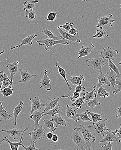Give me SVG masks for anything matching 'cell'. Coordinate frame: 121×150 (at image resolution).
Here are the masks:
<instances>
[{
    "mask_svg": "<svg viewBox=\"0 0 121 150\" xmlns=\"http://www.w3.org/2000/svg\"><path fill=\"white\" fill-rule=\"evenodd\" d=\"M8 74V73H6L3 71H0V81L2 82L3 80L6 79H9Z\"/></svg>",
    "mask_w": 121,
    "mask_h": 150,
    "instance_id": "obj_51",
    "label": "cell"
},
{
    "mask_svg": "<svg viewBox=\"0 0 121 150\" xmlns=\"http://www.w3.org/2000/svg\"><path fill=\"white\" fill-rule=\"evenodd\" d=\"M51 120L55 124L56 127L57 128L58 125H62V126H67V122H68L67 120H65L64 117L61 116V114H56L52 116Z\"/></svg>",
    "mask_w": 121,
    "mask_h": 150,
    "instance_id": "obj_22",
    "label": "cell"
},
{
    "mask_svg": "<svg viewBox=\"0 0 121 150\" xmlns=\"http://www.w3.org/2000/svg\"><path fill=\"white\" fill-rule=\"evenodd\" d=\"M26 17L30 21H33L37 19V14L33 9L26 10Z\"/></svg>",
    "mask_w": 121,
    "mask_h": 150,
    "instance_id": "obj_38",
    "label": "cell"
},
{
    "mask_svg": "<svg viewBox=\"0 0 121 150\" xmlns=\"http://www.w3.org/2000/svg\"><path fill=\"white\" fill-rule=\"evenodd\" d=\"M95 1H97V0H95Z\"/></svg>",
    "mask_w": 121,
    "mask_h": 150,
    "instance_id": "obj_62",
    "label": "cell"
},
{
    "mask_svg": "<svg viewBox=\"0 0 121 150\" xmlns=\"http://www.w3.org/2000/svg\"><path fill=\"white\" fill-rule=\"evenodd\" d=\"M68 80L73 85H77L80 82L84 81L85 79L84 75L83 74H81L79 76H74L72 75Z\"/></svg>",
    "mask_w": 121,
    "mask_h": 150,
    "instance_id": "obj_30",
    "label": "cell"
},
{
    "mask_svg": "<svg viewBox=\"0 0 121 150\" xmlns=\"http://www.w3.org/2000/svg\"><path fill=\"white\" fill-rule=\"evenodd\" d=\"M37 142H31L29 146V147H25L22 143L21 144V145L22 146L24 149L25 150H38V149H37L35 147V145L37 144Z\"/></svg>",
    "mask_w": 121,
    "mask_h": 150,
    "instance_id": "obj_45",
    "label": "cell"
},
{
    "mask_svg": "<svg viewBox=\"0 0 121 150\" xmlns=\"http://www.w3.org/2000/svg\"><path fill=\"white\" fill-rule=\"evenodd\" d=\"M121 116V106L117 108L115 112V117L117 118H120Z\"/></svg>",
    "mask_w": 121,
    "mask_h": 150,
    "instance_id": "obj_54",
    "label": "cell"
},
{
    "mask_svg": "<svg viewBox=\"0 0 121 150\" xmlns=\"http://www.w3.org/2000/svg\"><path fill=\"white\" fill-rule=\"evenodd\" d=\"M66 113V116L67 119H72L75 122H78L79 120V118L77 115L76 110H74L73 107L67 105L66 110V111H64Z\"/></svg>",
    "mask_w": 121,
    "mask_h": 150,
    "instance_id": "obj_21",
    "label": "cell"
},
{
    "mask_svg": "<svg viewBox=\"0 0 121 150\" xmlns=\"http://www.w3.org/2000/svg\"><path fill=\"white\" fill-rule=\"evenodd\" d=\"M18 73L21 77V80L19 81V83H23L25 84H27L33 77L36 76V74L30 73L24 69L20 68H19Z\"/></svg>",
    "mask_w": 121,
    "mask_h": 150,
    "instance_id": "obj_13",
    "label": "cell"
},
{
    "mask_svg": "<svg viewBox=\"0 0 121 150\" xmlns=\"http://www.w3.org/2000/svg\"><path fill=\"white\" fill-rule=\"evenodd\" d=\"M107 62L108 63V66H109V68H111L116 74L117 78L121 79V74L120 73L119 71V69L117 68V66L112 62L111 60H109L107 61Z\"/></svg>",
    "mask_w": 121,
    "mask_h": 150,
    "instance_id": "obj_39",
    "label": "cell"
},
{
    "mask_svg": "<svg viewBox=\"0 0 121 150\" xmlns=\"http://www.w3.org/2000/svg\"><path fill=\"white\" fill-rule=\"evenodd\" d=\"M29 127H27L26 129L21 130L18 128H13L10 130L2 129L0 130V132H4L8 134V135L6 137H12L14 140H17L20 138L21 136L22 132H25L26 131L29 130Z\"/></svg>",
    "mask_w": 121,
    "mask_h": 150,
    "instance_id": "obj_9",
    "label": "cell"
},
{
    "mask_svg": "<svg viewBox=\"0 0 121 150\" xmlns=\"http://www.w3.org/2000/svg\"><path fill=\"white\" fill-rule=\"evenodd\" d=\"M38 2V0H34V1H26L23 4V9L25 11L33 9L35 8V4Z\"/></svg>",
    "mask_w": 121,
    "mask_h": 150,
    "instance_id": "obj_34",
    "label": "cell"
},
{
    "mask_svg": "<svg viewBox=\"0 0 121 150\" xmlns=\"http://www.w3.org/2000/svg\"><path fill=\"white\" fill-rule=\"evenodd\" d=\"M45 112L43 111L42 112L38 111V110H35L32 114H30V118L31 120H33L35 122V129H38L41 125L39 123V121L43 118V114L45 113Z\"/></svg>",
    "mask_w": 121,
    "mask_h": 150,
    "instance_id": "obj_17",
    "label": "cell"
},
{
    "mask_svg": "<svg viewBox=\"0 0 121 150\" xmlns=\"http://www.w3.org/2000/svg\"><path fill=\"white\" fill-rule=\"evenodd\" d=\"M113 144L112 142H108L107 144L103 145L101 147V149L103 150H112Z\"/></svg>",
    "mask_w": 121,
    "mask_h": 150,
    "instance_id": "obj_50",
    "label": "cell"
},
{
    "mask_svg": "<svg viewBox=\"0 0 121 150\" xmlns=\"http://www.w3.org/2000/svg\"><path fill=\"white\" fill-rule=\"evenodd\" d=\"M24 105V102L22 101H20L19 103V104L18 105L15 107V109H14L12 112V115H13V118H14V125H16L17 124V119L18 115H19L21 112L22 111L23 106Z\"/></svg>",
    "mask_w": 121,
    "mask_h": 150,
    "instance_id": "obj_25",
    "label": "cell"
},
{
    "mask_svg": "<svg viewBox=\"0 0 121 150\" xmlns=\"http://www.w3.org/2000/svg\"><path fill=\"white\" fill-rule=\"evenodd\" d=\"M106 132V134L104 136V138L99 142L100 143L106 142H120L121 141L118 137H116L115 135L111 132V130L108 129Z\"/></svg>",
    "mask_w": 121,
    "mask_h": 150,
    "instance_id": "obj_18",
    "label": "cell"
},
{
    "mask_svg": "<svg viewBox=\"0 0 121 150\" xmlns=\"http://www.w3.org/2000/svg\"><path fill=\"white\" fill-rule=\"evenodd\" d=\"M58 12L49 13L48 14L47 21H49L52 22L55 21V19L56 18V16Z\"/></svg>",
    "mask_w": 121,
    "mask_h": 150,
    "instance_id": "obj_47",
    "label": "cell"
},
{
    "mask_svg": "<svg viewBox=\"0 0 121 150\" xmlns=\"http://www.w3.org/2000/svg\"><path fill=\"white\" fill-rule=\"evenodd\" d=\"M121 79L117 78L116 79V81H115V84L118 85L117 88L114 91H113L112 93L114 94H117L119 93V92L121 91Z\"/></svg>",
    "mask_w": 121,
    "mask_h": 150,
    "instance_id": "obj_43",
    "label": "cell"
},
{
    "mask_svg": "<svg viewBox=\"0 0 121 150\" xmlns=\"http://www.w3.org/2000/svg\"><path fill=\"white\" fill-rule=\"evenodd\" d=\"M29 100L31 102V109L30 114H32L35 110H41L42 107L45 106V104L40 101V98L38 96L34 98H30Z\"/></svg>",
    "mask_w": 121,
    "mask_h": 150,
    "instance_id": "obj_15",
    "label": "cell"
},
{
    "mask_svg": "<svg viewBox=\"0 0 121 150\" xmlns=\"http://www.w3.org/2000/svg\"><path fill=\"white\" fill-rule=\"evenodd\" d=\"M95 48V46L92 43L87 46L83 45L80 50L78 51L79 56L77 58L79 59L81 57H86L89 54L92 53V51Z\"/></svg>",
    "mask_w": 121,
    "mask_h": 150,
    "instance_id": "obj_19",
    "label": "cell"
},
{
    "mask_svg": "<svg viewBox=\"0 0 121 150\" xmlns=\"http://www.w3.org/2000/svg\"><path fill=\"white\" fill-rule=\"evenodd\" d=\"M74 23H69L68 22H66L64 25H61L58 27L61 28V29H65L66 30L68 31L71 28H74Z\"/></svg>",
    "mask_w": 121,
    "mask_h": 150,
    "instance_id": "obj_44",
    "label": "cell"
},
{
    "mask_svg": "<svg viewBox=\"0 0 121 150\" xmlns=\"http://www.w3.org/2000/svg\"><path fill=\"white\" fill-rule=\"evenodd\" d=\"M88 113L87 112V110L83 113L78 114L77 113V116H78L79 119H80L83 122H92V119H90L88 116Z\"/></svg>",
    "mask_w": 121,
    "mask_h": 150,
    "instance_id": "obj_40",
    "label": "cell"
},
{
    "mask_svg": "<svg viewBox=\"0 0 121 150\" xmlns=\"http://www.w3.org/2000/svg\"><path fill=\"white\" fill-rule=\"evenodd\" d=\"M99 29L97 30L95 35H93L92 38H97V39L103 38H109V34L106 29L103 28L102 26L99 27Z\"/></svg>",
    "mask_w": 121,
    "mask_h": 150,
    "instance_id": "obj_24",
    "label": "cell"
},
{
    "mask_svg": "<svg viewBox=\"0 0 121 150\" xmlns=\"http://www.w3.org/2000/svg\"><path fill=\"white\" fill-rule=\"evenodd\" d=\"M82 94V93H80L77 92L76 91L74 92V93H73V97H69L70 98V100L71 102H74L76 99H78L79 97H80V94Z\"/></svg>",
    "mask_w": 121,
    "mask_h": 150,
    "instance_id": "obj_49",
    "label": "cell"
},
{
    "mask_svg": "<svg viewBox=\"0 0 121 150\" xmlns=\"http://www.w3.org/2000/svg\"><path fill=\"white\" fill-rule=\"evenodd\" d=\"M2 86V82L1 81H0V90L1 89Z\"/></svg>",
    "mask_w": 121,
    "mask_h": 150,
    "instance_id": "obj_58",
    "label": "cell"
},
{
    "mask_svg": "<svg viewBox=\"0 0 121 150\" xmlns=\"http://www.w3.org/2000/svg\"><path fill=\"white\" fill-rule=\"evenodd\" d=\"M70 97V94H67L64 96H61L58 98H54L52 99H50V98L48 99V102L45 104V109L43 111L46 112L47 111L51 110L52 108H54L55 106H56L57 104L58 103V101L60 99L62 98H68Z\"/></svg>",
    "mask_w": 121,
    "mask_h": 150,
    "instance_id": "obj_14",
    "label": "cell"
},
{
    "mask_svg": "<svg viewBox=\"0 0 121 150\" xmlns=\"http://www.w3.org/2000/svg\"><path fill=\"white\" fill-rule=\"evenodd\" d=\"M55 67H57L58 69V73H59V74L64 79V80L65 81L67 85V88H68V90L69 91H71L72 90V87L70 86V85L69 83H68V81H67V79L66 76V71L62 67H61L60 65H59V63L58 62H56V64L55 65Z\"/></svg>",
    "mask_w": 121,
    "mask_h": 150,
    "instance_id": "obj_27",
    "label": "cell"
},
{
    "mask_svg": "<svg viewBox=\"0 0 121 150\" xmlns=\"http://www.w3.org/2000/svg\"><path fill=\"white\" fill-rule=\"evenodd\" d=\"M51 140H52V141H53V142H57L58 140V136L57 135H56V134H53Z\"/></svg>",
    "mask_w": 121,
    "mask_h": 150,
    "instance_id": "obj_55",
    "label": "cell"
},
{
    "mask_svg": "<svg viewBox=\"0 0 121 150\" xmlns=\"http://www.w3.org/2000/svg\"><path fill=\"white\" fill-rule=\"evenodd\" d=\"M95 90L93 89V90L92 91L89 92L86 91L83 93L84 95V101L85 103H86V101L91 99H94L95 98Z\"/></svg>",
    "mask_w": 121,
    "mask_h": 150,
    "instance_id": "obj_42",
    "label": "cell"
},
{
    "mask_svg": "<svg viewBox=\"0 0 121 150\" xmlns=\"http://www.w3.org/2000/svg\"><path fill=\"white\" fill-rule=\"evenodd\" d=\"M19 61H15L13 63L10 62L8 61V58H7L5 60V66L8 69L10 73L9 78L12 82L13 81L14 75L19 72Z\"/></svg>",
    "mask_w": 121,
    "mask_h": 150,
    "instance_id": "obj_8",
    "label": "cell"
},
{
    "mask_svg": "<svg viewBox=\"0 0 121 150\" xmlns=\"http://www.w3.org/2000/svg\"><path fill=\"white\" fill-rule=\"evenodd\" d=\"M109 95L110 93L106 91V89L104 88L102 86H101L98 89L96 93H95V97L99 96L102 98H106L109 97Z\"/></svg>",
    "mask_w": 121,
    "mask_h": 150,
    "instance_id": "obj_33",
    "label": "cell"
},
{
    "mask_svg": "<svg viewBox=\"0 0 121 150\" xmlns=\"http://www.w3.org/2000/svg\"><path fill=\"white\" fill-rule=\"evenodd\" d=\"M5 139L4 138L3 139H0V145H1L3 142H5Z\"/></svg>",
    "mask_w": 121,
    "mask_h": 150,
    "instance_id": "obj_57",
    "label": "cell"
},
{
    "mask_svg": "<svg viewBox=\"0 0 121 150\" xmlns=\"http://www.w3.org/2000/svg\"><path fill=\"white\" fill-rule=\"evenodd\" d=\"M86 88L85 87L82 86V81L80 82L78 85L76 86V88L75 89V91L77 92L80 93L81 92L85 91Z\"/></svg>",
    "mask_w": 121,
    "mask_h": 150,
    "instance_id": "obj_48",
    "label": "cell"
},
{
    "mask_svg": "<svg viewBox=\"0 0 121 150\" xmlns=\"http://www.w3.org/2000/svg\"><path fill=\"white\" fill-rule=\"evenodd\" d=\"M107 121V119L106 118H105L104 120L102 119L97 122L95 124L89 125L88 126L92 128L95 133L99 137L104 136L108 129L106 125V122Z\"/></svg>",
    "mask_w": 121,
    "mask_h": 150,
    "instance_id": "obj_3",
    "label": "cell"
},
{
    "mask_svg": "<svg viewBox=\"0 0 121 150\" xmlns=\"http://www.w3.org/2000/svg\"><path fill=\"white\" fill-rule=\"evenodd\" d=\"M49 72L47 69H45L44 71V75L43 77L41 79V81L40 82L41 83V87L40 88V89L42 88H44L46 91H49L52 88V85L50 83L51 80L49 79L48 76L47 74Z\"/></svg>",
    "mask_w": 121,
    "mask_h": 150,
    "instance_id": "obj_16",
    "label": "cell"
},
{
    "mask_svg": "<svg viewBox=\"0 0 121 150\" xmlns=\"http://www.w3.org/2000/svg\"><path fill=\"white\" fill-rule=\"evenodd\" d=\"M102 50L103 51L100 53L101 57L106 60V62L108 61L109 60L114 61L119 52L118 50H113L111 47H108L106 49L102 48Z\"/></svg>",
    "mask_w": 121,
    "mask_h": 150,
    "instance_id": "obj_6",
    "label": "cell"
},
{
    "mask_svg": "<svg viewBox=\"0 0 121 150\" xmlns=\"http://www.w3.org/2000/svg\"><path fill=\"white\" fill-rule=\"evenodd\" d=\"M41 33L44 35H47L49 39H52L55 40H59L62 39V37L61 36H55L53 34L52 31L48 30L47 28H43L42 30L41 31Z\"/></svg>",
    "mask_w": 121,
    "mask_h": 150,
    "instance_id": "obj_29",
    "label": "cell"
},
{
    "mask_svg": "<svg viewBox=\"0 0 121 150\" xmlns=\"http://www.w3.org/2000/svg\"><path fill=\"white\" fill-rule=\"evenodd\" d=\"M12 114L10 115L8 114L7 110H5L3 106L2 102H0V116L3 119L6 120H10L12 118Z\"/></svg>",
    "mask_w": 121,
    "mask_h": 150,
    "instance_id": "obj_31",
    "label": "cell"
},
{
    "mask_svg": "<svg viewBox=\"0 0 121 150\" xmlns=\"http://www.w3.org/2000/svg\"><path fill=\"white\" fill-rule=\"evenodd\" d=\"M65 39H63L59 40H55L52 39H49V38H47L43 40H39L36 41V43L38 44L40 46H43L45 45V47L44 49L47 51L49 52L50 50L52 49V47L54 45L57 44L65 45H67L70 44L69 42H66L64 40Z\"/></svg>",
    "mask_w": 121,
    "mask_h": 150,
    "instance_id": "obj_2",
    "label": "cell"
},
{
    "mask_svg": "<svg viewBox=\"0 0 121 150\" xmlns=\"http://www.w3.org/2000/svg\"><path fill=\"white\" fill-rule=\"evenodd\" d=\"M45 129L43 128L42 125L37 129H34L33 131L30 132L29 134L31 136V142H37L38 140H41L43 139L46 135L44 132Z\"/></svg>",
    "mask_w": 121,
    "mask_h": 150,
    "instance_id": "obj_12",
    "label": "cell"
},
{
    "mask_svg": "<svg viewBox=\"0 0 121 150\" xmlns=\"http://www.w3.org/2000/svg\"><path fill=\"white\" fill-rule=\"evenodd\" d=\"M113 14H109L107 16H103L97 19L98 23L96 25L97 28L103 26H107L113 27V23L115 21V20L112 19Z\"/></svg>",
    "mask_w": 121,
    "mask_h": 150,
    "instance_id": "obj_10",
    "label": "cell"
},
{
    "mask_svg": "<svg viewBox=\"0 0 121 150\" xmlns=\"http://www.w3.org/2000/svg\"><path fill=\"white\" fill-rule=\"evenodd\" d=\"M106 62L102 57L88 59L86 60L87 65L89 67H92L95 70H102V67L104 65V62Z\"/></svg>",
    "mask_w": 121,
    "mask_h": 150,
    "instance_id": "obj_5",
    "label": "cell"
},
{
    "mask_svg": "<svg viewBox=\"0 0 121 150\" xmlns=\"http://www.w3.org/2000/svg\"><path fill=\"white\" fill-rule=\"evenodd\" d=\"M4 52V50H3L1 52H0V55H1V54H3Z\"/></svg>",
    "mask_w": 121,
    "mask_h": 150,
    "instance_id": "obj_59",
    "label": "cell"
},
{
    "mask_svg": "<svg viewBox=\"0 0 121 150\" xmlns=\"http://www.w3.org/2000/svg\"><path fill=\"white\" fill-rule=\"evenodd\" d=\"M38 35L36 34H32L31 35H29L24 38L22 40L21 43L19 45L16 46H13V47H11L10 50H13L14 49H17L19 47H21L22 46L24 45H33L32 40L37 37Z\"/></svg>",
    "mask_w": 121,
    "mask_h": 150,
    "instance_id": "obj_20",
    "label": "cell"
},
{
    "mask_svg": "<svg viewBox=\"0 0 121 150\" xmlns=\"http://www.w3.org/2000/svg\"><path fill=\"white\" fill-rule=\"evenodd\" d=\"M99 71L100 72V74L96 76L98 79V83L93 87V88L94 89L95 91V93H96L100 86L104 85V86L110 87L111 86L110 83L107 79V74L103 73L102 70H99Z\"/></svg>",
    "mask_w": 121,
    "mask_h": 150,
    "instance_id": "obj_11",
    "label": "cell"
},
{
    "mask_svg": "<svg viewBox=\"0 0 121 150\" xmlns=\"http://www.w3.org/2000/svg\"><path fill=\"white\" fill-rule=\"evenodd\" d=\"M83 95L82 97H79L78 99H76L74 102L72 103V104H71L72 106H75L76 107V110H78L79 108L81 109L82 108L81 106L85 103L84 95L83 93Z\"/></svg>",
    "mask_w": 121,
    "mask_h": 150,
    "instance_id": "obj_35",
    "label": "cell"
},
{
    "mask_svg": "<svg viewBox=\"0 0 121 150\" xmlns=\"http://www.w3.org/2000/svg\"><path fill=\"white\" fill-rule=\"evenodd\" d=\"M57 29L60 33L62 38L68 40L70 42V44L74 45L76 42H78V43L81 42V40H80V38L79 36V34L75 35H71L68 32L63 30L62 29L59 27H57Z\"/></svg>",
    "mask_w": 121,
    "mask_h": 150,
    "instance_id": "obj_7",
    "label": "cell"
},
{
    "mask_svg": "<svg viewBox=\"0 0 121 150\" xmlns=\"http://www.w3.org/2000/svg\"><path fill=\"white\" fill-rule=\"evenodd\" d=\"M86 102H87V106L90 107L91 109H93L96 106H99L101 104L100 102L98 100L97 97H95L94 99L88 100Z\"/></svg>",
    "mask_w": 121,
    "mask_h": 150,
    "instance_id": "obj_36",
    "label": "cell"
},
{
    "mask_svg": "<svg viewBox=\"0 0 121 150\" xmlns=\"http://www.w3.org/2000/svg\"><path fill=\"white\" fill-rule=\"evenodd\" d=\"M87 112L88 114L91 115V117H92V125L95 124L97 122L102 120V119H101L102 115H105V113L99 114H97V113H94V112H90L88 111V110H87Z\"/></svg>",
    "mask_w": 121,
    "mask_h": 150,
    "instance_id": "obj_37",
    "label": "cell"
},
{
    "mask_svg": "<svg viewBox=\"0 0 121 150\" xmlns=\"http://www.w3.org/2000/svg\"><path fill=\"white\" fill-rule=\"evenodd\" d=\"M2 82V86L1 90L6 87H11L13 85V82H12L10 79H6L3 80Z\"/></svg>",
    "mask_w": 121,
    "mask_h": 150,
    "instance_id": "obj_46",
    "label": "cell"
},
{
    "mask_svg": "<svg viewBox=\"0 0 121 150\" xmlns=\"http://www.w3.org/2000/svg\"><path fill=\"white\" fill-rule=\"evenodd\" d=\"M121 125H120V129H116L114 131H112L111 132L113 133V134H114L115 135V134H117L118 136V138L121 139Z\"/></svg>",
    "mask_w": 121,
    "mask_h": 150,
    "instance_id": "obj_53",
    "label": "cell"
},
{
    "mask_svg": "<svg viewBox=\"0 0 121 150\" xmlns=\"http://www.w3.org/2000/svg\"><path fill=\"white\" fill-rule=\"evenodd\" d=\"M106 74H107V79L111 84L110 87L114 88L115 85H116L115 81L117 78L116 74L113 71L111 68H110V70L108 71V72L106 73Z\"/></svg>",
    "mask_w": 121,
    "mask_h": 150,
    "instance_id": "obj_26",
    "label": "cell"
},
{
    "mask_svg": "<svg viewBox=\"0 0 121 150\" xmlns=\"http://www.w3.org/2000/svg\"><path fill=\"white\" fill-rule=\"evenodd\" d=\"M1 93L2 95H3L4 97H8L11 96L13 94V90L11 86L9 87H6L4 88L1 90Z\"/></svg>",
    "mask_w": 121,
    "mask_h": 150,
    "instance_id": "obj_41",
    "label": "cell"
},
{
    "mask_svg": "<svg viewBox=\"0 0 121 150\" xmlns=\"http://www.w3.org/2000/svg\"><path fill=\"white\" fill-rule=\"evenodd\" d=\"M53 135V134L52 132H49L47 134V138L49 140H51Z\"/></svg>",
    "mask_w": 121,
    "mask_h": 150,
    "instance_id": "obj_56",
    "label": "cell"
},
{
    "mask_svg": "<svg viewBox=\"0 0 121 150\" xmlns=\"http://www.w3.org/2000/svg\"><path fill=\"white\" fill-rule=\"evenodd\" d=\"M83 1H88V0H82Z\"/></svg>",
    "mask_w": 121,
    "mask_h": 150,
    "instance_id": "obj_60",
    "label": "cell"
},
{
    "mask_svg": "<svg viewBox=\"0 0 121 150\" xmlns=\"http://www.w3.org/2000/svg\"><path fill=\"white\" fill-rule=\"evenodd\" d=\"M65 111L63 110V108L61 106V104L58 103L57 104L56 106H55L54 108H52L51 110H49V111L47 113H43V116H45L46 115H51L53 116L56 114H61L62 112H64Z\"/></svg>",
    "mask_w": 121,
    "mask_h": 150,
    "instance_id": "obj_23",
    "label": "cell"
},
{
    "mask_svg": "<svg viewBox=\"0 0 121 150\" xmlns=\"http://www.w3.org/2000/svg\"><path fill=\"white\" fill-rule=\"evenodd\" d=\"M67 32L70 33V34H71V35H76V34H79L78 30L77 29H75L74 27L69 30L67 31Z\"/></svg>",
    "mask_w": 121,
    "mask_h": 150,
    "instance_id": "obj_52",
    "label": "cell"
},
{
    "mask_svg": "<svg viewBox=\"0 0 121 150\" xmlns=\"http://www.w3.org/2000/svg\"><path fill=\"white\" fill-rule=\"evenodd\" d=\"M25 132H22L20 138V141L18 142H13L10 141V140L7 138V137H4L5 141V142H8L9 144H10V149L11 150H17L19 149V147L20 146L21 144L23 142V139H22L24 133Z\"/></svg>",
    "mask_w": 121,
    "mask_h": 150,
    "instance_id": "obj_28",
    "label": "cell"
},
{
    "mask_svg": "<svg viewBox=\"0 0 121 150\" xmlns=\"http://www.w3.org/2000/svg\"><path fill=\"white\" fill-rule=\"evenodd\" d=\"M1 122V120H0V122Z\"/></svg>",
    "mask_w": 121,
    "mask_h": 150,
    "instance_id": "obj_61",
    "label": "cell"
},
{
    "mask_svg": "<svg viewBox=\"0 0 121 150\" xmlns=\"http://www.w3.org/2000/svg\"><path fill=\"white\" fill-rule=\"evenodd\" d=\"M43 122H44V125L43 127L44 129L46 128H49L51 130L52 132H54L56 129L57 128L56 127L55 124L51 120H45L43 119Z\"/></svg>",
    "mask_w": 121,
    "mask_h": 150,
    "instance_id": "obj_32",
    "label": "cell"
},
{
    "mask_svg": "<svg viewBox=\"0 0 121 150\" xmlns=\"http://www.w3.org/2000/svg\"><path fill=\"white\" fill-rule=\"evenodd\" d=\"M77 129L83 137L84 140L86 144L87 150H91L92 144L96 140L94 131L92 128L88 126L86 127L82 125H80Z\"/></svg>",
    "mask_w": 121,
    "mask_h": 150,
    "instance_id": "obj_1",
    "label": "cell"
},
{
    "mask_svg": "<svg viewBox=\"0 0 121 150\" xmlns=\"http://www.w3.org/2000/svg\"><path fill=\"white\" fill-rule=\"evenodd\" d=\"M71 138L74 143L75 144L79 149L82 150H87L86 144L84 140L79 135L77 127L74 129Z\"/></svg>",
    "mask_w": 121,
    "mask_h": 150,
    "instance_id": "obj_4",
    "label": "cell"
}]
</instances>
